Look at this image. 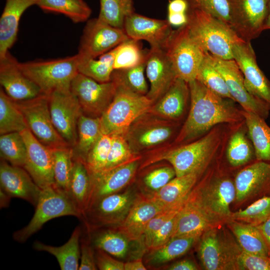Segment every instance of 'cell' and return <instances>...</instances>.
<instances>
[{"instance_id": "6da1fadb", "label": "cell", "mask_w": 270, "mask_h": 270, "mask_svg": "<svg viewBox=\"0 0 270 270\" xmlns=\"http://www.w3.org/2000/svg\"><path fill=\"white\" fill-rule=\"evenodd\" d=\"M190 105L188 117L176 136L180 144L204 134L220 123H236L243 117L226 99L196 80L188 82ZM230 100V99H229Z\"/></svg>"}, {"instance_id": "7a4b0ae2", "label": "cell", "mask_w": 270, "mask_h": 270, "mask_svg": "<svg viewBox=\"0 0 270 270\" xmlns=\"http://www.w3.org/2000/svg\"><path fill=\"white\" fill-rule=\"evenodd\" d=\"M219 140L216 132H211L190 144L156 150L140 162L138 170L156 162L166 161L174 168L176 176L192 173L199 175L215 152Z\"/></svg>"}, {"instance_id": "3957f363", "label": "cell", "mask_w": 270, "mask_h": 270, "mask_svg": "<svg viewBox=\"0 0 270 270\" xmlns=\"http://www.w3.org/2000/svg\"><path fill=\"white\" fill-rule=\"evenodd\" d=\"M187 14L188 32L205 52L222 59L233 60L232 46L243 40L229 25L189 6Z\"/></svg>"}, {"instance_id": "277c9868", "label": "cell", "mask_w": 270, "mask_h": 270, "mask_svg": "<svg viewBox=\"0 0 270 270\" xmlns=\"http://www.w3.org/2000/svg\"><path fill=\"white\" fill-rule=\"evenodd\" d=\"M78 63L77 54L48 60L18 62V66L42 94L50 95L56 90H70L72 82L78 72Z\"/></svg>"}, {"instance_id": "5b68a950", "label": "cell", "mask_w": 270, "mask_h": 270, "mask_svg": "<svg viewBox=\"0 0 270 270\" xmlns=\"http://www.w3.org/2000/svg\"><path fill=\"white\" fill-rule=\"evenodd\" d=\"M218 224L200 236L198 257L206 270H237L238 258L242 250L235 237Z\"/></svg>"}, {"instance_id": "8992f818", "label": "cell", "mask_w": 270, "mask_h": 270, "mask_svg": "<svg viewBox=\"0 0 270 270\" xmlns=\"http://www.w3.org/2000/svg\"><path fill=\"white\" fill-rule=\"evenodd\" d=\"M116 88L112 102L100 117L102 133L110 136L125 134L130 124L154 104L146 95Z\"/></svg>"}, {"instance_id": "52a82bcc", "label": "cell", "mask_w": 270, "mask_h": 270, "mask_svg": "<svg viewBox=\"0 0 270 270\" xmlns=\"http://www.w3.org/2000/svg\"><path fill=\"white\" fill-rule=\"evenodd\" d=\"M174 122L147 112L130 124L124 136L133 152L141 156L164 148L174 136Z\"/></svg>"}, {"instance_id": "ba28073f", "label": "cell", "mask_w": 270, "mask_h": 270, "mask_svg": "<svg viewBox=\"0 0 270 270\" xmlns=\"http://www.w3.org/2000/svg\"><path fill=\"white\" fill-rule=\"evenodd\" d=\"M36 208L28 224L14 233V240L24 242L46 222L56 218L72 216L82 218L70 197L55 184L42 189Z\"/></svg>"}, {"instance_id": "9c48e42d", "label": "cell", "mask_w": 270, "mask_h": 270, "mask_svg": "<svg viewBox=\"0 0 270 270\" xmlns=\"http://www.w3.org/2000/svg\"><path fill=\"white\" fill-rule=\"evenodd\" d=\"M165 50L178 78L188 83L196 80L206 52L191 37L186 24L173 30Z\"/></svg>"}, {"instance_id": "30bf717a", "label": "cell", "mask_w": 270, "mask_h": 270, "mask_svg": "<svg viewBox=\"0 0 270 270\" xmlns=\"http://www.w3.org/2000/svg\"><path fill=\"white\" fill-rule=\"evenodd\" d=\"M49 96L42 94L30 100L14 101L24 115L28 128L41 143L52 148L69 146L53 124Z\"/></svg>"}, {"instance_id": "8fae6325", "label": "cell", "mask_w": 270, "mask_h": 270, "mask_svg": "<svg viewBox=\"0 0 270 270\" xmlns=\"http://www.w3.org/2000/svg\"><path fill=\"white\" fill-rule=\"evenodd\" d=\"M138 195L131 188L104 197L86 212L82 220L89 229L116 226L125 219Z\"/></svg>"}, {"instance_id": "7c38bea8", "label": "cell", "mask_w": 270, "mask_h": 270, "mask_svg": "<svg viewBox=\"0 0 270 270\" xmlns=\"http://www.w3.org/2000/svg\"><path fill=\"white\" fill-rule=\"evenodd\" d=\"M236 196L234 182L223 178L192 190L188 198L210 217L222 223L228 220L232 213L230 205Z\"/></svg>"}, {"instance_id": "4fadbf2b", "label": "cell", "mask_w": 270, "mask_h": 270, "mask_svg": "<svg viewBox=\"0 0 270 270\" xmlns=\"http://www.w3.org/2000/svg\"><path fill=\"white\" fill-rule=\"evenodd\" d=\"M230 26L246 42L258 38L264 30L268 0H229Z\"/></svg>"}, {"instance_id": "5bb4252c", "label": "cell", "mask_w": 270, "mask_h": 270, "mask_svg": "<svg viewBox=\"0 0 270 270\" xmlns=\"http://www.w3.org/2000/svg\"><path fill=\"white\" fill-rule=\"evenodd\" d=\"M116 89L112 80L100 82L78 72L70 86V90L77 98L83 114L92 118L102 116L112 102Z\"/></svg>"}, {"instance_id": "9a60e30c", "label": "cell", "mask_w": 270, "mask_h": 270, "mask_svg": "<svg viewBox=\"0 0 270 270\" xmlns=\"http://www.w3.org/2000/svg\"><path fill=\"white\" fill-rule=\"evenodd\" d=\"M49 106L54 128L72 148L77 140V126L82 113L80 104L70 90H56L50 94Z\"/></svg>"}, {"instance_id": "2e32d148", "label": "cell", "mask_w": 270, "mask_h": 270, "mask_svg": "<svg viewBox=\"0 0 270 270\" xmlns=\"http://www.w3.org/2000/svg\"><path fill=\"white\" fill-rule=\"evenodd\" d=\"M128 38L123 29L114 27L98 18L90 19L84 28L78 54L81 58H96Z\"/></svg>"}, {"instance_id": "e0dca14e", "label": "cell", "mask_w": 270, "mask_h": 270, "mask_svg": "<svg viewBox=\"0 0 270 270\" xmlns=\"http://www.w3.org/2000/svg\"><path fill=\"white\" fill-rule=\"evenodd\" d=\"M232 54L243 74L248 92L270 107V82L258 65L250 42L242 40L234 44Z\"/></svg>"}, {"instance_id": "ac0fdd59", "label": "cell", "mask_w": 270, "mask_h": 270, "mask_svg": "<svg viewBox=\"0 0 270 270\" xmlns=\"http://www.w3.org/2000/svg\"><path fill=\"white\" fill-rule=\"evenodd\" d=\"M210 55L215 67L224 77L234 100L238 102L244 110L266 119L269 114L270 106L248 92L244 84L243 74L235 60Z\"/></svg>"}, {"instance_id": "d6986e66", "label": "cell", "mask_w": 270, "mask_h": 270, "mask_svg": "<svg viewBox=\"0 0 270 270\" xmlns=\"http://www.w3.org/2000/svg\"><path fill=\"white\" fill-rule=\"evenodd\" d=\"M140 160L98 172L90 173V189L86 211L104 197L118 193L126 187L138 171Z\"/></svg>"}, {"instance_id": "ffe728a7", "label": "cell", "mask_w": 270, "mask_h": 270, "mask_svg": "<svg viewBox=\"0 0 270 270\" xmlns=\"http://www.w3.org/2000/svg\"><path fill=\"white\" fill-rule=\"evenodd\" d=\"M20 132L27 148L24 168L41 189L54 184L52 148L41 143L28 128Z\"/></svg>"}, {"instance_id": "44dd1931", "label": "cell", "mask_w": 270, "mask_h": 270, "mask_svg": "<svg viewBox=\"0 0 270 270\" xmlns=\"http://www.w3.org/2000/svg\"><path fill=\"white\" fill-rule=\"evenodd\" d=\"M168 20L133 12L126 19L124 30L129 38L144 40L151 48L166 50L173 30Z\"/></svg>"}, {"instance_id": "7402d4cb", "label": "cell", "mask_w": 270, "mask_h": 270, "mask_svg": "<svg viewBox=\"0 0 270 270\" xmlns=\"http://www.w3.org/2000/svg\"><path fill=\"white\" fill-rule=\"evenodd\" d=\"M0 84L6 94L14 101L26 100L44 94L20 70L18 62L9 52L0 59Z\"/></svg>"}, {"instance_id": "603a6c76", "label": "cell", "mask_w": 270, "mask_h": 270, "mask_svg": "<svg viewBox=\"0 0 270 270\" xmlns=\"http://www.w3.org/2000/svg\"><path fill=\"white\" fill-rule=\"evenodd\" d=\"M234 184L237 202L270 194V163L256 160L238 173Z\"/></svg>"}, {"instance_id": "cb8c5ba5", "label": "cell", "mask_w": 270, "mask_h": 270, "mask_svg": "<svg viewBox=\"0 0 270 270\" xmlns=\"http://www.w3.org/2000/svg\"><path fill=\"white\" fill-rule=\"evenodd\" d=\"M146 71L150 84L146 96L154 103L178 78L165 50H148Z\"/></svg>"}, {"instance_id": "d4e9b609", "label": "cell", "mask_w": 270, "mask_h": 270, "mask_svg": "<svg viewBox=\"0 0 270 270\" xmlns=\"http://www.w3.org/2000/svg\"><path fill=\"white\" fill-rule=\"evenodd\" d=\"M90 236L94 248L100 249L120 260L142 258L147 250L144 238L132 240L112 228L100 230L92 236L90 234Z\"/></svg>"}, {"instance_id": "484cf974", "label": "cell", "mask_w": 270, "mask_h": 270, "mask_svg": "<svg viewBox=\"0 0 270 270\" xmlns=\"http://www.w3.org/2000/svg\"><path fill=\"white\" fill-rule=\"evenodd\" d=\"M0 183V188L12 197L24 200L36 206L42 189L24 168L1 159Z\"/></svg>"}, {"instance_id": "4316f807", "label": "cell", "mask_w": 270, "mask_h": 270, "mask_svg": "<svg viewBox=\"0 0 270 270\" xmlns=\"http://www.w3.org/2000/svg\"><path fill=\"white\" fill-rule=\"evenodd\" d=\"M162 210L148 196L140 193L124 221L108 228L118 230L132 240H141L149 222Z\"/></svg>"}, {"instance_id": "83f0119b", "label": "cell", "mask_w": 270, "mask_h": 270, "mask_svg": "<svg viewBox=\"0 0 270 270\" xmlns=\"http://www.w3.org/2000/svg\"><path fill=\"white\" fill-rule=\"evenodd\" d=\"M221 224L208 215L188 196L177 214L172 238H200L206 231Z\"/></svg>"}, {"instance_id": "f1b7e54d", "label": "cell", "mask_w": 270, "mask_h": 270, "mask_svg": "<svg viewBox=\"0 0 270 270\" xmlns=\"http://www.w3.org/2000/svg\"><path fill=\"white\" fill-rule=\"evenodd\" d=\"M39 0H6L0 18V59L6 56L17 38L20 19L30 6Z\"/></svg>"}, {"instance_id": "f546056e", "label": "cell", "mask_w": 270, "mask_h": 270, "mask_svg": "<svg viewBox=\"0 0 270 270\" xmlns=\"http://www.w3.org/2000/svg\"><path fill=\"white\" fill-rule=\"evenodd\" d=\"M189 97L188 83L176 78L164 94L153 104L148 112L174 122L182 116Z\"/></svg>"}, {"instance_id": "4dcf8cb0", "label": "cell", "mask_w": 270, "mask_h": 270, "mask_svg": "<svg viewBox=\"0 0 270 270\" xmlns=\"http://www.w3.org/2000/svg\"><path fill=\"white\" fill-rule=\"evenodd\" d=\"M198 176L192 173L176 176L158 191L148 196L162 210L177 206L186 200Z\"/></svg>"}, {"instance_id": "1f68e13d", "label": "cell", "mask_w": 270, "mask_h": 270, "mask_svg": "<svg viewBox=\"0 0 270 270\" xmlns=\"http://www.w3.org/2000/svg\"><path fill=\"white\" fill-rule=\"evenodd\" d=\"M82 232L81 228L78 226L74 230L68 240L64 245L54 246L36 241L34 244V248L48 252L54 256L62 270H78Z\"/></svg>"}, {"instance_id": "d6a6232c", "label": "cell", "mask_w": 270, "mask_h": 270, "mask_svg": "<svg viewBox=\"0 0 270 270\" xmlns=\"http://www.w3.org/2000/svg\"><path fill=\"white\" fill-rule=\"evenodd\" d=\"M256 160L270 163V127L265 120L254 113L242 110Z\"/></svg>"}, {"instance_id": "836d02e7", "label": "cell", "mask_w": 270, "mask_h": 270, "mask_svg": "<svg viewBox=\"0 0 270 270\" xmlns=\"http://www.w3.org/2000/svg\"><path fill=\"white\" fill-rule=\"evenodd\" d=\"M102 134L100 118L82 114L78 122L76 142L72 148L73 159L85 162L88 153Z\"/></svg>"}, {"instance_id": "e575fe53", "label": "cell", "mask_w": 270, "mask_h": 270, "mask_svg": "<svg viewBox=\"0 0 270 270\" xmlns=\"http://www.w3.org/2000/svg\"><path fill=\"white\" fill-rule=\"evenodd\" d=\"M226 222L243 252L269 256L265 242L256 226L236 220H229Z\"/></svg>"}, {"instance_id": "d590c367", "label": "cell", "mask_w": 270, "mask_h": 270, "mask_svg": "<svg viewBox=\"0 0 270 270\" xmlns=\"http://www.w3.org/2000/svg\"><path fill=\"white\" fill-rule=\"evenodd\" d=\"M68 196L82 216L86 210L90 189V172L84 162L73 159Z\"/></svg>"}, {"instance_id": "8d00e7d4", "label": "cell", "mask_w": 270, "mask_h": 270, "mask_svg": "<svg viewBox=\"0 0 270 270\" xmlns=\"http://www.w3.org/2000/svg\"><path fill=\"white\" fill-rule=\"evenodd\" d=\"M199 238L194 236L172 238L162 246L149 250L144 262L150 266L167 263L186 254Z\"/></svg>"}, {"instance_id": "74e56055", "label": "cell", "mask_w": 270, "mask_h": 270, "mask_svg": "<svg viewBox=\"0 0 270 270\" xmlns=\"http://www.w3.org/2000/svg\"><path fill=\"white\" fill-rule=\"evenodd\" d=\"M96 58H81L79 56L78 72L98 82L110 81L114 70V64L116 48Z\"/></svg>"}, {"instance_id": "f35d334b", "label": "cell", "mask_w": 270, "mask_h": 270, "mask_svg": "<svg viewBox=\"0 0 270 270\" xmlns=\"http://www.w3.org/2000/svg\"><path fill=\"white\" fill-rule=\"evenodd\" d=\"M37 6L45 12L63 14L76 23L86 21L92 13L84 0H39Z\"/></svg>"}, {"instance_id": "ab89813d", "label": "cell", "mask_w": 270, "mask_h": 270, "mask_svg": "<svg viewBox=\"0 0 270 270\" xmlns=\"http://www.w3.org/2000/svg\"><path fill=\"white\" fill-rule=\"evenodd\" d=\"M28 126L24 115L15 102L0 88V134L21 132Z\"/></svg>"}, {"instance_id": "60d3db41", "label": "cell", "mask_w": 270, "mask_h": 270, "mask_svg": "<svg viewBox=\"0 0 270 270\" xmlns=\"http://www.w3.org/2000/svg\"><path fill=\"white\" fill-rule=\"evenodd\" d=\"M145 70L146 62L130 68L114 70L110 80L116 87L146 96L149 88L144 76Z\"/></svg>"}, {"instance_id": "b9f144b4", "label": "cell", "mask_w": 270, "mask_h": 270, "mask_svg": "<svg viewBox=\"0 0 270 270\" xmlns=\"http://www.w3.org/2000/svg\"><path fill=\"white\" fill-rule=\"evenodd\" d=\"M139 181L141 193L150 196L156 193L176 176L173 167L166 164H151Z\"/></svg>"}, {"instance_id": "7bdbcfd3", "label": "cell", "mask_w": 270, "mask_h": 270, "mask_svg": "<svg viewBox=\"0 0 270 270\" xmlns=\"http://www.w3.org/2000/svg\"><path fill=\"white\" fill-rule=\"evenodd\" d=\"M196 80L221 97L234 100L224 77L215 67L208 52H206L200 64Z\"/></svg>"}, {"instance_id": "ee69618b", "label": "cell", "mask_w": 270, "mask_h": 270, "mask_svg": "<svg viewBox=\"0 0 270 270\" xmlns=\"http://www.w3.org/2000/svg\"><path fill=\"white\" fill-rule=\"evenodd\" d=\"M98 18L110 25L124 30L126 19L134 12V0H100Z\"/></svg>"}, {"instance_id": "f6af8a7d", "label": "cell", "mask_w": 270, "mask_h": 270, "mask_svg": "<svg viewBox=\"0 0 270 270\" xmlns=\"http://www.w3.org/2000/svg\"><path fill=\"white\" fill-rule=\"evenodd\" d=\"M0 154L2 160L13 166L24 167L27 148L20 132H12L0 135Z\"/></svg>"}, {"instance_id": "bcb514c9", "label": "cell", "mask_w": 270, "mask_h": 270, "mask_svg": "<svg viewBox=\"0 0 270 270\" xmlns=\"http://www.w3.org/2000/svg\"><path fill=\"white\" fill-rule=\"evenodd\" d=\"M140 42L128 38L116 47L114 70L130 68L146 62L148 50H143Z\"/></svg>"}, {"instance_id": "7dc6e473", "label": "cell", "mask_w": 270, "mask_h": 270, "mask_svg": "<svg viewBox=\"0 0 270 270\" xmlns=\"http://www.w3.org/2000/svg\"><path fill=\"white\" fill-rule=\"evenodd\" d=\"M52 151L54 184L68 196L74 161L72 148L68 146L52 148Z\"/></svg>"}, {"instance_id": "c3c4849f", "label": "cell", "mask_w": 270, "mask_h": 270, "mask_svg": "<svg viewBox=\"0 0 270 270\" xmlns=\"http://www.w3.org/2000/svg\"><path fill=\"white\" fill-rule=\"evenodd\" d=\"M270 217V194L261 197L244 210L232 212L229 220L256 226Z\"/></svg>"}, {"instance_id": "681fc988", "label": "cell", "mask_w": 270, "mask_h": 270, "mask_svg": "<svg viewBox=\"0 0 270 270\" xmlns=\"http://www.w3.org/2000/svg\"><path fill=\"white\" fill-rule=\"evenodd\" d=\"M255 156L254 148L242 130L236 132L231 137L228 146L226 156L234 166H242Z\"/></svg>"}, {"instance_id": "f907efd6", "label": "cell", "mask_w": 270, "mask_h": 270, "mask_svg": "<svg viewBox=\"0 0 270 270\" xmlns=\"http://www.w3.org/2000/svg\"><path fill=\"white\" fill-rule=\"evenodd\" d=\"M112 144L104 169L112 168L138 158L141 156L134 154L131 150L124 134H116L112 136Z\"/></svg>"}, {"instance_id": "816d5d0a", "label": "cell", "mask_w": 270, "mask_h": 270, "mask_svg": "<svg viewBox=\"0 0 270 270\" xmlns=\"http://www.w3.org/2000/svg\"><path fill=\"white\" fill-rule=\"evenodd\" d=\"M112 141V136L102 134L90 150L85 164L90 174L98 172L104 169Z\"/></svg>"}, {"instance_id": "f5cc1de1", "label": "cell", "mask_w": 270, "mask_h": 270, "mask_svg": "<svg viewBox=\"0 0 270 270\" xmlns=\"http://www.w3.org/2000/svg\"><path fill=\"white\" fill-rule=\"evenodd\" d=\"M186 1L190 7L199 9L230 26V18L229 0Z\"/></svg>"}, {"instance_id": "db71d44e", "label": "cell", "mask_w": 270, "mask_h": 270, "mask_svg": "<svg viewBox=\"0 0 270 270\" xmlns=\"http://www.w3.org/2000/svg\"><path fill=\"white\" fill-rule=\"evenodd\" d=\"M184 202L177 206L160 212L150 220L146 228L143 236L147 250L150 248L156 232L168 220L179 212Z\"/></svg>"}, {"instance_id": "11a10c76", "label": "cell", "mask_w": 270, "mask_h": 270, "mask_svg": "<svg viewBox=\"0 0 270 270\" xmlns=\"http://www.w3.org/2000/svg\"><path fill=\"white\" fill-rule=\"evenodd\" d=\"M87 229V234H84L80 238V270H96L98 267L95 258V250L92 244L90 234Z\"/></svg>"}, {"instance_id": "9f6ffc18", "label": "cell", "mask_w": 270, "mask_h": 270, "mask_svg": "<svg viewBox=\"0 0 270 270\" xmlns=\"http://www.w3.org/2000/svg\"><path fill=\"white\" fill-rule=\"evenodd\" d=\"M240 270H270V257L244 252L238 260Z\"/></svg>"}, {"instance_id": "6f0895ef", "label": "cell", "mask_w": 270, "mask_h": 270, "mask_svg": "<svg viewBox=\"0 0 270 270\" xmlns=\"http://www.w3.org/2000/svg\"><path fill=\"white\" fill-rule=\"evenodd\" d=\"M178 213L168 220L156 232L148 250L162 246L172 238Z\"/></svg>"}, {"instance_id": "680465c9", "label": "cell", "mask_w": 270, "mask_h": 270, "mask_svg": "<svg viewBox=\"0 0 270 270\" xmlns=\"http://www.w3.org/2000/svg\"><path fill=\"white\" fill-rule=\"evenodd\" d=\"M95 258L98 268L100 270H124V262L118 260L106 252L95 248Z\"/></svg>"}, {"instance_id": "91938a15", "label": "cell", "mask_w": 270, "mask_h": 270, "mask_svg": "<svg viewBox=\"0 0 270 270\" xmlns=\"http://www.w3.org/2000/svg\"><path fill=\"white\" fill-rule=\"evenodd\" d=\"M188 4L186 0H170L168 4V12H187Z\"/></svg>"}, {"instance_id": "94428289", "label": "cell", "mask_w": 270, "mask_h": 270, "mask_svg": "<svg viewBox=\"0 0 270 270\" xmlns=\"http://www.w3.org/2000/svg\"><path fill=\"white\" fill-rule=\"evenodd\" d=\"M266 246L270 257V217L263 222L256 226Z\"/></svg>"}, {"instance_id": "6125c7cd", "label": "cell", "mask_w": 270, "mask_h": 270, "mask_svg": "<svg viewBox=\"0 0 270 270\" xmlns=\"http://www.w3.org/2000/svg\"><path fill=\"white\" fill-rule=\"evenodd\" d=\"M167 20L171 26H182L188 22L187 12H168Z\"/></svg>"}, {"instance_id": "be15d7a7", "label": "cell", "mask_w": 270, "mask_h": 270, "mask_svg": "<svg viewBox=\"0 0 270 270\" xmlns=\"http://www.w3.org/2000/svg\"><path fill=\"white\" fill-rule=\"evenodd\" d=\"M168 270H196V264L192 260H183L176 262L168 267Z\"/></svg>"}, {"instance_id": "e7e4bbea", "label": "cell", "mask_w": 270, "mask_h": 270, "mask_svg": "<svg viewBox=\"0 0 270 270\" xmlns=\"http://www.w3.org/2000/svg\"><path fill=\"white\" fill-rule=\"evenodd\" d=\"M142 258L127 261L124 263V270H146Z\"/></svg>"}, {"instance_id": "03108f58", "label": "cell", "mask_w": 270, "mask_h": 270, "mask_svg": "<svg viewBox=\"0 0 270 270\" xmlns=\"http://www.w3.org/2000/svg\"><path fill=\"white\" fill-rule=\"evenodd\" d=\"M0 208H6L9 205L12 196L2 188H0Z\"/></svg>"}, {"instance_id": "003e7915", "label": "cell", "mask_w": 270, "mask_h": 270, "mask_svg": "<svg viewBox=\"0 0 270 270\" xmlns=\"http://www.w3.org/2000/svg\"><path fill=\"white\" fill-rule=\"evenodd\" d=\"M270 29V0H268V14L265 24L264 30Z\"/></svg>"}]
</instances>
